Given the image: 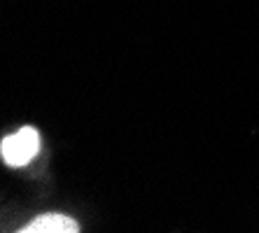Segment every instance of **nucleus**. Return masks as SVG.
Listing matches in <instances>:
<instances>
[{
    "instance_id": "2",
    "label": "nucleus",
    "mask_w": 259,
    "mask_h": 233,
    "mask_svg": "<svg viewBox=\"0 0 259 233\" xmlns=\"http://www.w3.org/2000/svg\"><path fill=\"white\" fill-rule=\"evenodd\" d=\"M24 233H77L79 224L72 217L61 215V212H47V215L35 217L28 221L24 228H19Z\"/></svg>"
},
{
    "instance_id": "1",
    "label": "nucleus",
    "mask_w": 259,
    "mask_h": 233,
    "mask_svg": "<svg viewBox=\"0 0 259 233\" xmlns=\"http://www.w3.org/2000/svg\"><path fill=\"white\" fill-rule=\"evenodd\" d=\"M37 152H40V133L33 126L19 128L17 133L3 137V143H0L3 161L14 168H21L26 163H30L37 156Z\"/></svg>"
}]
</instances>
